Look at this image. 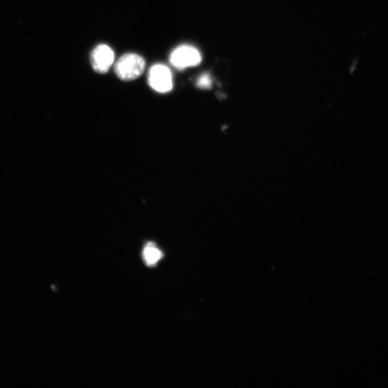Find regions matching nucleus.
<instances>
[{"mask_svg": "<svg viewBox=\"0 0 388 388\" xmlns=\"http://www.w3.org/2000/svg\"><path fill=\"white\" fill-rule=\"evenodd\" d=\"M202 61L200 52L189 45L177 47L170 56V62L173 66L179 70L196 66Z\"/></svg>", "mask_w": 388, "mask_h": 388, "instance_id": "obj_3", "label": "nucleus"}, {"mask_svg": "<svg viewBox=\"0 0 388 388\" xmlns=\"http://www.w3.org/2000/svg\"><path fill=\"white\" fill-rule=\"evenodd\" d=\"M163 257L162 251L154 243H149L143 249V260L148 267H154L162 260Z\"/></svg>", "mask_w": 388, "mask_h": 388, "instance_id": "obj_5", "label": "nucleus"}, {"mask_svg": "<svg viewBox=\"0 0 388 388\" xmlns=\"http://www.w3.org/2000/svg\"><path fill=\"white\" fill-rule=\"evenodd\" d=\"M114 61L113 51L107 45H99L92 53L91 62L97 73H107Z\"/></svg>", "mask_w": 388, "mask_h": 388, "instance_id": "obj_4", "label": "nucleus"}, {"mask_svg": "<svg viewBox=\"0 0 388 388\" xmlns=\"http://www.w3.org/2000/svg\"><path fill=\"white\" fill-rule=\"evenodd\" d=\"M212 84V78L210 74L204 73L200 78L197 82V86L201 89H209Z\"/></svg>", "mask_w": 388, "mask_h": 388, "instance_id": "obj_6", "label": "nucleus"}, {"mask_svg": "<svg viewBox=\"0 0 388 388\" xmlns=\"http://www.w3.org/2000/svg\"><path fill=\"white\" fill-rule=\"evenodd\" d=\"M150 87L159 93H168L173 89V75L171 70L163 64L154 65L148 74Z\"/></svg>", "mask_w": 388, "mask_h": 388, "instance_id": "obj_2", "label": "nucleus"}, {"mask_svg": "<svg viewBox=\"0 0 388 388\" xmlns=\"http://www.w3.org/2000/svg\"><path fill=\"white\" fill-rule=\"evenodd\" d=\"M145 61L143 57L135 54H127L116 63L114 71L121 80L133 81L144 72Z\"/></svg>", "mask_w": 388, "mask_h": 388, "instance_id": "obj_1", "label": "nucleus"}]
</instances>
